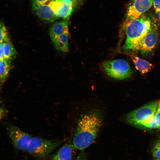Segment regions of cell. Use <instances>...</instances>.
<instances>
[{
    "label": "cell",
    "instance_id": "cell-20",
    "mask_svg": "<svg viewBox=\"0 0 160 160\" xmlns=\"http://www.w3.org/2000/svg\"><path fill=\"white\" fill-rule=\"evenodd\" d=\"M156 122L158 127L160 129V100L158 101L157 107L154 114Z\"/></svg>",
    "mask_w": 160,
    "mask_h": 160
},
{
    "label": "cell",
    "instance_id": "cell-3",
    "mask_svg": "<svg viewBox=\"0 0 160 160\" xmlns=\"http://www.w3.org/2000/svg\"><path fill=\"white\" fill-rule=\"evenodd\" d=\"M102 69L110 77L117 80H124L131 76L133 71L128 62L121 59L103 62Z\"/></svg>",
    "mask_w": 160,
    "mask_h": 160
},
{
    "label": "cell",
    "instance_id": "cell-17",
    "mask_svg": "<svg viewBox=\"0 0 160 160\" xmlns=\"http://www.w3.org/2000/svg\"><path fill=\"white\" fill-rule=\"evenodd\" d=\"M139 127L149 129H158V126L155 120L154 115L147 121L140 125Z\"/></svg>",
    "mask_w": 160,
    "mask_h": 160
},
{
    "label": "cell",
    "instance_id": "cell-5",
    "mask_svg": "<svg viewBox=\"0 0 160 160\" xmlns=\"http://www.w3.org/2000/svg\"><path fill=\"white\" fill-rule=\"evenodd\" d=\"M158 104V101L152 102L129 112L125 116L126 121L132 125L139 127L154 115Z\"/></svg>",
    "mask_w": 160,
    "mask_h": 160
},
{
    "label": "cell",
    "instance_id": "cell-28",
    "mask_svg": "<svg viewBox=\"0 0 160 160\" xmlns=\"http://www.w3.org/2000/svg\"><path fill=\"white\" fill-rule=\"evenodd\" d=\"M154 160H160V159H156V158H155V159H154Z\"/></svg>",
    "mask_w": 160,
    "mask_h": 160
},
{
    "label": "cell",
    "instance_id": "cell-23",
    "mask_svg": "<svg viewBox=\"0 0 160 160\" xmlns=\"http://www.w3.org/2000/svg\"><path fill=\"white\" fill-rule=\"evenodd\" d=\"M51 0H31L32 6L46 3Z\"/></svg>",
    "mask_w": 160,
    "mask_h": 160
},
{
    "label": "cell",
    "instance_id": "cell-18",
    "mask_svg": "<svg viewBox=\"0 0 160 160\" xmlns=\"http://www.w3.org/2000/svg\"><path fill=\"white\" fill-rule=\"evenodd\" d=\"M8 33L6 27L2 23L0 22V43L9 41Z\"/></svg>",
    "mask_w": 160,
    "mask_h": 160
},
{
    "label": "cell",
    "instance_id": "cell-27",
    "mask_svg": "<svg viewBox=\"0 0 160 160\" xmlns=\"http://www.w3.org/2000/svg\"><path fill=\"white\" fill-rule=\"evenodd\" d=\"M159 20L160 22V12L158 14Z\"/></svg>",
    "mask_w": 160,
    "mask_h": 160
},
{
    "label": "cell",
    "instance_id": "cell-30",
    "mask_svg": "<svg viewBox=\"0 0 160 160\" xmlns=\"http://www.w3.org/2000/svg\"></svg>",
    "mask_w": 160,
    "mask_h": 160
},
{
    "label": "cell",
    "instance_id": "cell-26",
    "mask_svg": "<svg viewBox=\"0 0 160 160\" xmlns=\"http://www.w3.org/2000/svg\"><path fill=\"white\" fill-rule=\"evenodd\" d=\"M4 112V110L3 109L0 107V121L1 118Z\"/></svg>",
    "mask_w": 160,
    "mask_h": 160
},
{
    "label": "cell",
    "instance_id": "cell-16",
    "mask_svg": "<svg viewBox=\"0 0 160 160\" xmlns=\"http://www.w3.org/2000/svg\"><path fill=\"white\" fill-rule=\"evenodd\" d=\"M9 61L3 59H0V81L3 82L6 78L11 68Z\"/></svg>",
    "mask_w": 160,
    "mask_h": 160
},
{
    "label": "cell",
    "instance_id": "cell-21",
    "mask_svg": "<svg viewBox=\"0 0 160 160\" xmlns=\"http://www.w3.org/2000/svg\"><path fill=\"white\" fill-rule=\"evenodd\" d=\"M62 2L72 5L74 8L80 4L82 0H59Z\"/></svg>",
    "mask_w": 160,
    "mask_h": 160
},
{
    "label": "cell",
    "instance_id": "cell-19",
    "mask_svg": "<svg viewBox=\"0 0 160 160\" xmlns=\"http://www.w3.org/2000/svg\"><path fill=\"white\" fill-rule=\"evenodd\" d=\"M152 154L155 158L160 159V139L155 143L152 150Z\"/></svg>",
    "mask_w": 160,
    "mask_h": 160
},
{
    "label": "cell",
    "instance_id": "cell-2",
    "mask_svg": "<svg viewBox=\"0 0 160 160\" xmlns=\"http://www.w3.org/2000/svg\"><path fill=\"white\" fill-rule=\"evenodd\" d=\"M154 25L149 18L143 15L124 25L127 37L123 49L126 52L139 51L142 39Z\"/></svg>",
    "mask_w": 160,
    "mask_h": 160
},
{
    "label": "cell",
    "instance_id": "cell-11",
    "mask_svg": "<svg viewBox=\"0 0 160 160\" xmlns=\"http://www.w3.org/2000/svg\"><path fill=\"white\" fill-rule=\"evenodd\" d=\"M69 18L55 22L50 29L49 36L52 42L62 34L68 31Z\"/></svg>",
    "mask_w": 160,
    "mask_h": 160
},
{
    "label": "cell",
    "instance_id": "cell-14",
    "mask_svg": "<svg viewBox=\"0 0 160 160\" xmlns=\"http://www.w3.org/2000/svg\"><path fill=\"white\" fill-rule=\"evenodd\" d=\"M73 149L72 145H64L53 156L52 160H71Z\"/></svg>",
    "mask_w": 160,
    "mask_h": 160
},
{
    "label": "cell",
    "instance_id": "cell-10",
    "mask_svg": "<svg viewBox=\"0 0 160 160\" xmlns=\"http://www.w3.org/2000/svg\"><path fill=\"white\" fill-rule=\"evenodd\" d=\"M56 15L59 18H70L74 9L71 4L59 0H52L48 3Z\"/></svg>",
    "mask_w": 160,
    "mask_h": 160
},
{
    "label": "cell",
    "instance_id": "cell-6",
    "mask_svg": "<svg viewBox=\"0 0 160 160\" xmlns=\"http://www.w3.org/2000/svg\"><path fill=\"white\" fill-rule=\"evenodd\" d=\"M7 130L15 147L20 150L26 151L32 136L14 126H8Z\"/></svg>",
    "mask_w": 160,
    "mask_h": 160
},
{
    "label": "cell",
    "instance_id": "cell-13",
    "mask_svg": "<svg viewBox=\"0 0 160 160\" xmlns=\"http://www.w3.org/2000/svg\"><path fill=\"white\" fill-rule=\"evenodd\" d=\"M68 36L69 32L68 31L62 34L53 41L57 50L64 52H68L69 50Z\"/></svg>",
    "mask_w": 160,
    "mask_h": 160
},
{
    "label": "cell",
    "instance_id": "cell-29",
    "mask_svg": "<svg viewBox=\"0 0 160 160\" xmlns=\"http://www.w3.org/2000/svg\"></svg>",
    "mask_w": 160,
    "mask_h": 160
},
{
    "label": "cell",
    "instance_id": "cell-15",
    "mask_svg": "<svg viewBox=\"0 0 160 160\" xmlns=\"http://www.w3.org/2000/svg\"><path fill=\"white\" fill-rule=\"evenodd\" d=\"M3 44L4 58L9 61L15 59L17 52L10 41H5Z\"/></svg>",
    "mask_w": 160,
    "mask_h": 160
},
{
    "label": "cell",
    "instance_id": "cell-7",
    "mask_svg": "<svg viewBox=\"0 0 160 160\" xmlns=\"http://www.w3.org/2000/svg\"><path fill=\"white\" fill-rule=\"evenodd\" d=\"M153 1V0H133L127 9L124 25L142 15L152 6Z\"/></svg>",
    "mask_w": 160,
    "mask_h": 160
},
{
    "label": "cell",
    "instance_id": "cell-22",
    "mask_svg": "<svg viewBox=\"0 0 160 160\" xmlns=\"http://www.w3.org/2000/svg\"><path fill=\"white\" fill-rule=\"evenodd\" d=\"M153 5L156 13L158 14L160 12V0H153Z\"/></svg>",
    "mask_w": 160,
    "mask_h": 160
},
{
    "label": "cell",
    "instance_id": "cell-12",
    "mask_svg": "<svg viewBox=\"0 0 160 160\" xmlns=\"http://www.w3.org/2000/svg\"><path fill=\"white\" fill-rule=\"evenodd\" d=\"M136 69L142 74L146 73L153 68V65L149 62L140 58L135 55L128 53Z\"/></svg>",
    "mask_w": 160,
    "mask_h": 160
},
{
    "label": "cell",
    "instance_id": "cell-25",
    "mask_svg": "<svg viewBox=\"0 0 160 160\" xmlns=\"http://www.w3.org/2000/svg\"><path fill=\"white\" fill-rule=\"evenodd\" d=\"M3 43H0V59H3Z\"/></svg>",
    "mask_w": 160,
    "mask_h": 160
},
{
    "label": "cell",
    "instance_id": "cell-1",
    "mask_svg": "<svg viewBox=\"0 0 160 160\" xmlns=\"http://www.w3.org/2000/svg\"><path fill=\"white\" fill-rule=\"evenodd\" d=\"M103 120L102 113L98 110L81 117L75 132L72 145L73 149L82 151L91 145L97 136Z\"/></svg>",
    "mask_w": 160,
    "mask_h": 160
},
{
    "label": "cell",
    "instance_id": "cell-4",
    "mask_svg": "<svg viewBox=\"0 0 160 160\" xmlns=\"http://www.w3.org/2000/svg\"><path fill=\"white\" fill-rule=\"evenodd\" d=\"M60 144V142L58 141L38 137H32L26 151L34 157L39 158H44L48 156Z\"/></svg>",
    "mask_w": 160,
    "mask_h": 160
},
{
    "label": "cell",
    "instance_id": "cell-8",
    "mask_svg": "<svg viewBox=\"0 0 160 160\" xmlns=\"http://www.w3.org/2000/svg\"><path fill=\"white\" fill-rule=\"evenodd\" d=\"M159 39V34L154 25L141 41L139 48L141 54L145 56L150 54L157 45Z\"/></svg>",
    "mask_w": 160,
    "mask_h": 160
},
{
    "label": "cell",
    "instance_id": "cell-24",
    "mask_svg": "<svg viewBox=\"0 0 160 160\" xmlns=\"http://www.w3.org/2000/svg\"><path fill=\"white\" fill-rule=\"evenodd\" d=\"M75 160H87V155L84 152H81Z\"/></svg>",
    "mask_w": 160,
    "mask_h": 160
},
{
    "label": "cell",
    "instance_id": "cell-9",
    "mask_svg": "<svg viewBox=\"0 0 160 160\" xmlns=\"http://www.w3.org/2000/svg\"><path fill=\"white\" fill-rule=\"evenodd\" d=\"M32 7L34 14L44 22L52 23L59 18L56 15L49 4L33 6Z\"/></svg>",
    "mask_w": 160,
    "mask_h": 160
}]
</instances>
